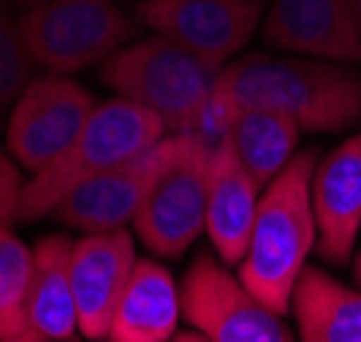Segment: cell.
<instances>
[{"label":"cell","mask_w":361,"mask_h":342,"mask_svg":"<svg viewBox=\"0 0 361 342\" xmlns=\"http://www.w3.org/2000/svg\"><path fill=\"white\" fill-rule=\"evenodd\" d=\"M242 109L283 111L305 133H343L361 123V73L318 57L247 54L220 68L196 136L220 145Z\"/></svg>","instance_id":"cell-1"},{"label":"cell","mask_w":361,"mask_h":342,"mask_svg":"<svg viewBox=\"0 0 361 342\" xmlns=\"http://www.w3.org/2000/svg\"><path fill=\"white\" fill-rule=\"evenodd\" d=\"M318 149L296 152L293 161L264 188L247 252L239 264L242 286L271 312L286 315L293 288L318 242L312 212V174Z\"/></svg>","instance_id":"cell-2"},{"label":"cell","mask_w":361,"mask_h":342,"mask_svg":"<svg viewBox=\"0 0 361 342\" xmlns=\"http://www.w3.org/2000/svg\"><path fill=\"white\" fill-rule=\"evenodd\" d=\"M220 68L163 36L133 41L101 63L98 79L136 106L158 114L171 136H196Z\"/></svg>","instance_id":"cell-3"},{"label":"cell","mask_w":361,"mask_h":342,"mask_svg":"<svg viewBox=\"0 0 361 342\" xmlns=\"http://www.w3.org/2000/svg\"><path fill=\"white\" fill-rule=\"evenodd\" d=\"M163 136H169V130L158 114L126 98L98 104L73 145L49 169L25 182L19 198V223H33L38 217L52 215L54 207L79 185L130 161L133 155L158 145Z\"/></svg>","instance_id":"cell-4"},{"label":"cell","mask_w":361,"mask_h":342,"mask_svg":"<svg viewBox=\"0 0 361 342\" xmlns=\"http://www.w3.org/2000/svg\"><path fill=\"white\" fill-rule=\"evenodd\" d=\"M136 33L114 0H44L22 14V36L36 68L54 76L101 66L133 44Z\"/></svg>","instance_id":"cell-5"},{"label":"cell","mask_w":361,"mask_h":342,"mask_svg":"<svg viewBox=\"0 0 361 342\" xmlns=\"http://www.w3.org/2000/svg\"><path fill=\"white\" fill-rule=\"evenodd\" d=\"M209 149L199 136H180L171 161L133 220L136 236L161 258H180L207 231Z\"/></svg>","instance_id":"cell-6"},{"label":"cell","mask_w":361,"mask_h":342,"mask_svg":"<svg viewBox=\"0 0 361 342\" xmlns=\"http://www.w3.org/2000/svg\"><path fill=\"white\" fill-rule=\"evenodd\" d=\"M180 291L182 315L209 342H293L283 315L271 312L207 252L185 271Z\"/></svg>","instance_id":"cell-7"},{"label":"cell","mask_w":361,"mask_h":342,"mask_svg":"<svg viewBox=\"0 0 361 342\" xmlns=\"http://www.w3.org/2000/svg\"><path fill=\"white\" fill-rule=\"evenodd\" d=\"M95 109V95L82 85L54 73L36 76L11 109L6 147L25 171L38 174L73 145Z\"/></svg>","instance_id":"cell-8"},{"label":"cell","mask_w":361,"mask_h":342,"mask_svg":"<svg viewBox=\"0 0 361 342\" xmlns=\"http://www.w3.org/2000/svg\"><path fill=\"white\" fill-rule=\"evenodd\" d=\"M264 0H139L136 17L204 63L226 68L258 33Z\"/></svg>","instance_id":"cell-9"},{"label":"cell","mask_w":361,"mask_h":342,"mask_svg":"<svg viewBox=\"0 0 361 342\" xmlns=\"http://www.w3.org/2000/svg\"><path fill=\"white\" fill-rule=\"evenodd\" d=\"M177 142L180 136L169 133L130 161L79 185L54 207L49 217L82 234H106L126 228L128 223L136 220L147 193L161 177L166 163L171 161Z\"/></svg>","instance_id":"cell-10"},{"label":"cell","mask_w":361,"mask_h":342,"mask_svg":"<svg viewBox=\"0 0 361 342\" xmlns=\"http://www.w3.org/2000/svg\"><path fill=\"white\" fill-rule=\"evenodd\" d=\"M261 36L277 52L361 66V25L350 0H271Z\"/></svg>","instance_id":"cell-11"},{"label":"cell","mask_w":361,"mask_h":342,"mask_svg":"<svg viewBox=\"0 0 361 342\" xmlns=\"http://www.w3.org/2000/svg\"><path fill=\"white\" fill-rule=\"evenodd\" d=\"M136 267V245L126 228L85 234L73 242L71 286L79 331L87 340H106L114 310Z\"/></svg>","instance_id":"cell-12"},{"label":"cell","mask_w":361,"mask_h":342,"mask_svg":"<svg viewBox=\"0 0 361 342\" xmlns=\"http://www.w3.org/2000/svg\"><path fill=\"white\" fill-rule=\"evenodd\" d=\"M310 190L321 261L350 264L361 231V130L318 161Z\"/></svg>","instance_id":"cell-13"},{"label":"cell","mask_w":361,"mask_h":342,"mask_svg":"<svg viewBox=\"0 0 361 342\" xmlns=\"http://www.w3.org/2000/svg\"><path fill=\"white\" fill-rule=\"evenodd\" d=\"M261 185L242 166L228 136L209 149V193H207V234L223 264L239 267L261 204Z\"/></svg>","instance_id":"cell-14"},{"label":"cell","mask_w":361,"mask_h":342,"mask_svg":"<svg viewBox=\"0 0 361 342\" xmlns=\"http://www.w3.org/2000/svg\"><path fill=\"white\" fill-rule=\"evenodd\" d=\"M182 291L171 271L155 261H136L120 296L106 342H166L177 334Z\"/></svg>","instance_id":"cell-15"},{"label":"cell","mask_w":361,"mask_h":342,"mask_svg":"<svg viewBox=\"0 0 361 342\" xmlns=\"http://www.w3.org/2000/svg\"><path fill=\"white\" fill-rule=\"evenodd\" d=\"M290 310L302 342H361V291L318 267H305Z\"/></svg>","instance_id":"cell-16"},{"label":"cell","mask_w":361,"mask_h":342,"mask_svg":"<svg viewBox=\"0 0 361 342\" xmlns=\"http://www.w3.org/2000/svg\"><path fill=\"white\" fill-rule=\"evenodd\" d=\"M73 242L49 234L33 248V324L49 342H71L79 312L71 286Z\"/></svg>","instance_id":"cell-17"},{"label":"cell","mask_w":361,"mask_h":342,"mask_svg":"<svg viewBox=\"0 0 361 342\" xmlns=\"http://www.w3.org/2000/svg\"><path fill=\"white\" fill-rule=\"evenodd\" d=\"M226 136L242 166L253 174L261 188H267L293 161L302 128L283 111L242 109L231 117Z\"/></svg>","instance_id":"cell-18"},{"label":"cell","mask_w":361,"mask_h":342,"mask_svg":"<svg viewBox=\"0 0 361 342\" xmlns=\"http://www.w3.org/2000/svg\"><path fill=\"white\" fill-rule=\"evenodd\" d=\"M0 342H49L33 324V250L0 226Z\"/></svg>","instance_id":"cell-19"},{"label":"cell","mask_w":361,"mask_h":342,"mask_svg":"<svg viewBox=\"0 0 361 342\" xmlns=\"http://www.w3.org/2000/svg\"><path fill=\"white\" fill-rule=\"evenodd\" d=\"M33 57L22 36V17L8 0H0V114L14 109L33 79Z\"/></svg>","instance_id":"cell-20"},{"label":"cell","mask_w":361,"mask_h":342,"mask_svg":"<svg viewBox=\"0 0 361 342\" xmlns=\"http://www.w3.org/2000/svg\"><path fill=\"white\" fill-rule=\"evenodd\" d=\"M25 190V180L19 171V163L8 149L0 147V226L19 223V198Z\"/></svg>","instance_id":"cell-21"},{"label":"cell","mask_w":361,"mask_h":342,"mask_svg":"<svg viewBox=\"0 0 361 342\" xmlns=\"http://www.w3.org/2000/svg\"><path fill=\"white\" fill-rule=\"evenodd\" d=\"M166 342H209L204 334H199V331H177L174 337H169Z\"/></svg>","instance_id":"cell-22"},{"label":"cell","mask_w":361,"mask_h":342,"mask_svg":"<svg viewBox=\"0 0 361 342\" xmlns=\"http://www.w3.org/2000/svg\"><path fill=\"white\" fill-rule=\"evenodd\" d=\"M353 277H356V283L361 286V252L353 258Z\"/></svg>","instance_id":"cell-23"},{"label":"cell","mask_w":361,"mask_h":342,"mask_svg":"<svg viewBox=\"0 0 361 342\" xmlns=\"http://www.w3.org/2000/svg\"><path fill=\"white\" fill-rule=\"evenodd\" d=\"M17 6H22V8H33V6H38V3H44V0H14Z\"/></svg>","instance_id":"cell-24"},{"label":"cell","mask_w":361,"mask_h":342,"mask_svg":"<svg viewBox=\"0 0 361 342\" xmlns=\"http://www.w3.org/2000/svg\"><path fill=\"white\" fill-rule=\"evenodd\" d=\"M350 6H353V11H356V19H359V25H361V0H350Z\"/></svg>","instance_id":"cell-25"},{"label":"cell","mask_w":361,"mask_h":342,"mask_svg":"<svg viewBox=\"0 0 361 342\" xmlns=\"http://www.w3.org/2000/svg\"><path fill=\"white\" fill-rule=\"evenodd\" d=\"M136 3H139V0H136Z\"/></svg>","instance_id":"cell-26"},{"label":"cell","mask_w":361,"mask_h":342,"mask_svg":"<svg viewBox=\"0 0 361 342\" xmlns=\"http://www.w3.org/2000/svg\"><path fill=\"white\" fill-rule=\"evenodd\" d=\"M71 342H73V340H71Z\"/></svg>","instance_id":"cell-27"}]
</instances>
